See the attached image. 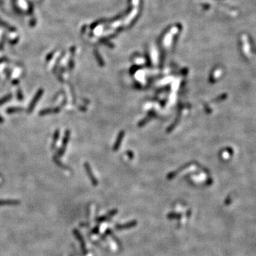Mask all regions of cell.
I'll return each mask as SVG.
<instances>
[{
	"mask_svg": "<svg viewBox=\"0 0 256 256\" xmlns=\"http://www.w3.org/2000/svg\"><path fill=\"white\" fill-rule=\"evenodd\" d=\"M70 130H66L65 133H64L63 137L62 139V144H61V147L59 148V150H58V152L56 154L57 157H62L64 155L66 152V147L67 145L68 144L69 140H70Z\"/></svg>",
	"mask_w": 256,
	"mask_h": 256,
	"instance_id": "obj_1",
	"label": "cell"
},
{
	"mask_svg": "<svg viewBox=\"0 0 256 256\" xmlns=\"http://www.w3.org/2000/svg\"><path fill=\"white\" fill-rule=\"evenodd\" d=\"M44 93V90L43 88H39V90L36 91V94H35L34 96L33 97L29 105L28 108H27V113L31 114V113L33 111L35 107H36V105H37V103H38V102H39V100L41 98V97H42Z\"/></svg>",
	"mask_w": 256,
	"mask_h": 256,
	"instance_id": "obj_2",
	"label": "cell"
},
{
	"mask_svg": "<svg viewBox=\"0 0 256 256\" xmlns=\"http://www.w3.org/2000/svg\"><path fill=\"white\" fill-rule=\"evenodd\" d=\"M61 107H56V108H44L43 110H40L39 113V116H46L48 115L51 114H56V113H59L61 111Z\"/></svg>",
	"mask_w": 256,
	"mask_h": 256,
	"instance_id": "obj_3",
	"label": "cell"
},
{
	"mask_svg": "<svg viewBox=\"0 0 256 256\" xmlns=\"http://www.w3.org/2000/svg\"><path fill=\"white\" fill-rule=\"evenodd\" d=\"M84 167H85V171H86L87 172V174L88 175V177L90 178L92 183H93L94 185H97L98 181L96 180V179L95 178L94 174H93V171H92V169L90 166V164L88 163V162H85V163H84Z\"/></svg>",
	"mask_w": 256,
	"mask_h": 256,
	"instance_id": "obj_4",
	"label": "cell"
},
{
	"mask_svg": "<svg viewBox=\"0 0 256 256\" xmlns=\"http://www.w3.org/2000/svg\"><path fill=\"white\" fill-rule=\"evenodd\" d=\"M22 111H24V108L20 106L9 107V108H7L5 110L6 113L9 115L13 114V113H20V112Z\"/></svg>",
	"mask_w": 256,
	"mask_h": 256,
	"instance_id": "obj_5",
	"label": "cell"
},
{
	"mask_svg": "<svg viewBox=\"0 0 256 256\" xmlns=\"http://www.w3.org/2000/svg\"><path fill=\"white\" fill-rule=\"evenodd\" d=\"M20 201L17 200H0V206H16Z\"/></svg>",
	"mask_w": 256,
	"mask_h": 256,
	"instance_id": "obj_6",
	"label": "cell"
},
{
	"mask_svg": "<svg viewBox=\"0 0 256 256\" xmlns=\"http://www.w3.org/2000/svg\"><path fill=\"white\" fill-rule=\"evenodd\" d=\"M60 137V130L59 129H56L55 130L54 133H53V141H52V144H51V147L52 150H54L56 147V143H57L58 140H59Z\"/></svg>",
	"mask_w": 256,
	"mask_h": 256,
	"instance_id": "obj_7",
	"label": "cell"
},
{
	"mask_svg": "<svg viewBox=\"0 0 256 256\" xmlns=\"http://www.w3.org/2000/svg\"><path fill=\"white\" fill-rule=\"evenodd\" d=\"M124 134H125L124 131H121L119 133L118 137H117V140H116V143L115 144L114 147H113V150H115V151L116 150H118V147L119 146H120L121 142H122V139H123V137H124Z\"/></svg>",
	"mask_w": 256,
	"mask_h": 256,
	"instance_id": "obj_8",
	"label": "cell"
},
{
	"mask_svg": "<svg viewBox=\"0 0 256 256\" xmlns=\"http://www.w3.org/2000/svg\"><path fill=\"white\" fill-rule=\"evenodd\" d=\"M12 98H13V95L12 93H8V94L3 96L2 98H0V106L7 103V102H9V101L12 99Z\"/></svg>",
	"mask_w": 256,
	"mask_h": 256,
	"instance_id": "obj_9",
	"label": "cell"
},
{
	"mask_svg": "<svg viewBox=\"0 0 256 256\" xmlns=\"http://www.w3.org/2000/svg\"><path fill=\"white\" fill-rule=\"evenodd\" d=\"M53 161L58 167H61V169H68V167H67L66 166V165H64V164L63 163L61 160H60L59 157H57L56 155L53 156Z\"/></svg>",
	"mask_w": 256,
	"mask_h": 256,
	"instance_id": "obj_10",
	"label": "cell"
},
{
	"mask_svg": "<svg viewBox=\"0 0 256 256\" xmlns=\"http://www.w3.org/2000/svg\"><path fill=\"white\" fill-rule=\"evenodd\" d=\"M24 98V93H23L22 90L20 88H18L16 90V99L19 101H22Z\"/></svg>",
	"mask_w": 256,
	"mask_h": 256,
	"instance_id": "obj_11",
	"label": "cell"
},
{
	"mask_svg": "<svg viewBox=\"0 0 256 256\" xmlns=\"http://www.w3.org/2000/svg\"><path fill=\"white\" fill-rule=\"evenodd\" d=\"M63 90H60V91L58 92V93H56V95H55V96H53V102H55V101H56V100H57L58 98H59V96H61V95H62V94H63Z\"/></svg>",
	"mask_w": 256,
	"mask_h": 256,
	"instance_id": "obj_12",
	"label": "cell"
},
{
	"mask_svg": "<svg viewBox=\"0 0 256 256\" xmlns=\"http://www.w3.org/2000/svg\"><path fill=\"white\" fill-rule=\"evenodd\" d=\"M4 72H5V73H6L5 76H6V77H7V79H10L11 78V76H12V71H11V70L7 68V69H5Z\"/></svg>",
	"mask_w": 256,
	"mask_h": 256,
	"instance_id": "obj_13",
	"label": "cell"
},
{
	"mask_svg": "<svg viewBox=\"0 0 256 256\" xmlns=\"http://www.w3.org/2000/svg\"><path fill=\"white\" fill-rule=\"evenodd\" d=\"M74 66H75V64H74V63H73V61H72V60H70V61H69V63H68L69 70H73V68H74Z\"/></svg>",
	"mask_w": 256,
	"mask_h": 256,
	"instance_id": "obj_14",
	"label": "cell"
},
{
	"mask_svg": "<svg viewBox=\"0 0 256 256\" xmlns=\"http://www.w3.org/2000/svg\"><path fill=\"white\" fill-rule=\"evenodd\" d=\"M56 77H57V79H58V80H59V82H61V83L64 82V79H63V77L62 74H57Z\"/></svg>",
	"mask_w": 256,
	"mask_h": 256,
	"instance_id": "obj_15",
	"label": "cell"
},
{
	"mask_svg": "<svg viewBox=\"0 0 256 256\" xmlns=\"http://www.w3.org/2000/svg\"><path fill=\"white\" fill-rule=\"evenodd\" d=\"M19 83V80L18 79H14L12 81V84L14 85H17Z\"/></svg>",
	"mask_w": 256,
	"mask_h": 256,
	"instance_id": "obj_16",
	"label": "cell"
},
{
	"mask_svg": "<svg viewBox=\"0 0 256 256\" xmlns=\"http://www.w3.org/2000/svg\"><path fill=\"white\" fill-rule=\"evenodd\" d=\"M4 122V117H2V116L1 115H0V123H3V122Z\"/></svg>",
	"mask_w": 256,
	"mask_h": 256,
	"instance_id": "obj_17",
	"label": "cell"
},
{
	"mask_svg": "<svg viewBox=\"0 0 256 256\" xmlns=\"http://www.w3.org/2000/svg\"><path fill=\"white\" fill-rule=\"evenodd\" d=\"M79 109L81 110H83V111H85V110H86V109H85V107H83V106H80Z\"/></svg>",
	"mask_w": 256,
	"mask_h": 256,
	"instance_id": "obj_18",
	"label": "cell"
},
{
	"mask_svg": "<svg viewBox=\"0 0 256 256\" xmlns=\"http://www.w3.org/2000/svg\"><path fill=\"white\" fill-rule=\"evenodd\" d=\"M65 68H61V70H60V71H61V74H62L63 73H64V72H65Z\"/></svg>",
	"mask_w": 256,
	"mask_h": 256,
	"instance_id": "obj_19",
	"label": "cell"
},
{
	"mask_svg": "<svg viewBox=\"0 0 256 256\" xmlns=\"http://www.w3.org/2000/svg\"><path fill=\"white\" fill-rule=\"evenodd\" d=\"M0 177H1V174H0Z\"/></svg>",
	"mask_w": 256,
	"mask_h": 256,
	"instance_id": "obj_20",
	"label": "cell"
}]
</instances>
